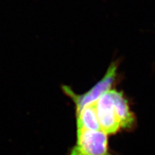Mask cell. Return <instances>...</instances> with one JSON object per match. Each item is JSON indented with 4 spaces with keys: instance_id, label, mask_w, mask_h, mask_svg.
Returning a JSON list of instances; mask_svg holds the SVG:
<instances>
[{
    "instance_id": "4",
    "label": "cell",
    "mask_w": 155,
    "mask_h": 155,
    "mask_svg": "<svg viewBox=\"0 0 155 155\" xmlns=\"http://www.w3.org/2000/svg\"><path fill=\"white\" fill-rule=\"evenodd\" d=\"M111 94L122 129H131L134 126L136 120L127 98L123 92L117 91L115 88L111 89Z\"/></svg>"
},
{
    "instance_id": "5",
    "label": "cell",
    "mask_w": 155,
    "mask_h": 155,
    "mask_svg": "<svg viewBox=\"0 0 155 155\" xmlns=\"http://www.w3.org/2000/svg\"><path fill=\"white\" fill-rule=\"evenodd\" d=\"M96 102L85 106L79 111L75 112L77 132L101 130L96 113Z\"/></svg>"
},
{
    "instance_id": "2",
    "label": "cell",
    "mask_w": 155,
    "mask_h": 155,
    "mask_svg": "<svg viewBox=\"0 0 155 155\" xmlns=\"http://www.w3.org/2000/svg\"><path fill=\"white\" fill-rule=\"evenodd\" d=\"M69 155H112L109 152L108 134L101 130L77 132L76 144Z\"/></svg>"
},
{
    "instance_id": "3",
    "label": "cell",
    "mask_w": 155,
    "mask_h": 155,
    "mask_svg": "<svg viewBox=\"0 0 155 155\" xmlns=\"http://www.w3.org/2000/svg\"><path fill=\"white\" fill-rule=\"evenodd\" d=\"M111 89L103 94L96 102V109L100 129L108 135L114 134L122 129L121 121L112 96Z\"/></svg>"
},
{
    "instance_id": "1",
    "label": "cell",
    "mask_w": 155,
    "mask_h": 155,
    "mask_svg": "<svg viewBox=\"0 0 155 155\" xmlns=\"http://www.w3.org/2000/svg\"><path fill=\"white\" fill-rule=\"evenodd\" d=\"M118 78V64L116 62L109 65L104 76L90 90L83 94H75L69 87L64 86V92L74 102L75 112L85 106L96 102L103 94L114 88Z\"/></svg>"
}]
</instances>
